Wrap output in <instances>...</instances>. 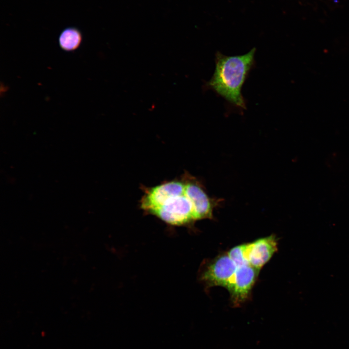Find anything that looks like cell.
<instances>
[{"label": "cell", "mask_w": 349, "mask_h": 349, "mask_svg": "<svg viewBox=\"0 0 349 349\" xmlns=\"http://www.w3.org/2000/svg\"><path fill=\"white\" fill-rule=\"evenodd\" d=\"M147 214L155 216L174 226L190 225L196 221L192 204L186 193L185 189L182 193L167 198Z\"/></svg>", "instance_id": "7a4b0ae2"}, {"label": "cell", "mask_w": 349, "mask_h": 349, "mask_svg": "<svg viewBox=\"0 0 349 349\" xmlns=\"http://www.w3.org/2000/svg\"><path fill=\"white\" fill-rule=\"evenodd\" d=\"M255 48L248 53L233 56H225L219 51L215 55V69L206 89H212L229 103L244 110L246 104L242 95V87L254 63Z\"/></svg>", "instance_id": "6da1fadb"}, {"label": "cell", "mask_w": 349, "mask_h": 349, "mask_svg": "<svg viewBox=\"0 0 349 349\" xmlns=\"http://www.w3.org/2000/svg\"><path fill=\"white\" fill-rule=\"evenodd\" d=\"M182 175L185 181L186 193L193 206L196 220L212 219L213 209L221 200L210 198L202 182L187 172Z\"/></svg>", "instance_id": "3957f363"}, {"label": "cell", "mask_w": 349, "mask_h": 349, "mask_svg": "<svg viewBox=\"0 0 349 349\" xmlns=\"http://www.w3.org/2000/svg\"><path fill=\"white\" fill-rule=\"evenodd\" d=\"M259 270L249 264L237 267L229 291L234 304H239L248 299Z\"/></svg>", "instance_id": "8992f818"}, {"label": "cell", "mask_w": 349, "mask_h": 349, "mask_svg": "<svg viewBox=\"0 0 349 349\" xmlns=\"http://www.w3.org/2000/svg\"><path fill=\"white\" fill-rule=\"evenodd\" d=\"M237 267L227 253L221 255L206 267L202 274V279L209 286H221L229 292Z\"/></svg>", "instance_id": "5b68a950"}, {"label": "cell", "mask_w": 349, "mask_h": 349, "mask_svg": "<svg viewBox=\"0 0 349 349\" xmlns=\"http://www.w3.org/2000/svg\"><path fill=\"white\" fill-rule=\"evenodd\" d=\"M227 254L237 267L248 264L245 256V244L232 248Z\"/></svg>", "instance_id": "9c48e42d"}, {"label": "cell", "mask_w": 349, "mask_h": 349, "mask_svg": "<svg viewBox=\"0 0 349 349\" xmlns=\"http://www.w3.org/2000/svg\"><path fill=\"white\" fill-rule=\"evenodd\" d=\"M277 251V239L272 235L245 244V256L247 263L258 270L270 260Z\"/></svg>", "instance_id": "52a82bcc"}, {"label": "cell", "mask_w": 349, "mask_h": 349, "mask_svg": "<svg viewBox=\"0 0 349 349\" xmlns=\"http://www.w3.org/2000/svg\"><path fill=\"white\" fill-rule=\"evenodd\" d=\"M185 189V183L182 175L179 178L166 181L155 186H143V194L140 201V207L147 214L169 197L183 192Z\"/></svg>", "instance_id": "277c9868"}, {"label": "cell", "mask_w": 349, "mask_h": 349, "mask_svg": "<svg viewBox=\"0 0 349 349\" xmlns=\"http://www.w3.org/2000/svg\"><path fill=\"white\" fill-rule=\"evenodd\" d=\"M82 40L81 32L76 27L65 28L60 34L58 39L60 47L64 51H73L80 46Z\"/></svg>", "instance_id": "ba28073f"}]
</instances>
